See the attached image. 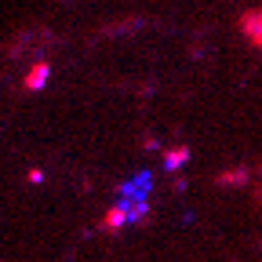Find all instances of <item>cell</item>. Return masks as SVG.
<instances>
[{
	"label": "cell",
	"instance_id": "6da1fadb",
	"mask_svg": "<svg viewBox=\"0 0 262 262\" xmlns=\"http://www.w3.org/2000/svg\"><path fill=\"white\" fill-rule=\"evenodd\" d=\"M127 208H131V196H120V201L102 215V229H106V233H117V229L127 226Z\"/></svg>",
	"mask_w": 262,
	"mask_h": 262
},
{
	"label": "cell",
	"instance_id": "7a4b0ae2",
	"mask_svg": "<svg viewBox=\"0 0 262 262\" xmlns=\"http://www.w3.org/2000/svg\"><path fill=\"white\" fill-rule=\"evenodd\" d=\"M48 80H51V62H48V58H37V62L29 66V73H26L22 88H26V91H40Z\"/></svg>",
	"mask_w": 262,
	"mask_h": 262
},
{
	"label": "cell",
	"instance_id": "3957f363",
	"mask_svg": "<svg viewBox=\"0 0 262 262\" xmlns=\"http://www.w3.org/2000/svg\"><path fill=\"white\" fill-rule=\"evenodd\" d=\"M241 33H244V37H248L255 48H262V8L241 15Z\"/></svg>",
	"mask_w": 262,
	"mask_h": 262
},
{
	"label": "cell",
	"instance_id": "277c9868",
	"mask_svg": "<svg viewBox=\"0 0 262 262\" xmlns=\"http://www.w3.org/2000/svg\"><path fill=\"white\" fill-rule=\"evenodd\" d=\"M160 160H164V171H182L186 164H189V146H171V149H164L160 153Z\"/></svg>",
	"mask_w": 262,
	"mask_h": 262
},
{
	"label": "cell",
	"instance_id": "5b68a950",
	"mask_svg": "<svg viewBox=\"0 0 262 262\" xmlns=\"http://www.w3.org/2000/svg\"><path fill=\"white\" fill-rule=\"evenodd\" d=\"M251 182V171L248 168H229V171H219V186L222 189H241Z\"/></svg>",
	"mask_w": 262,
	"mask_h": 262
},
{
	"label": "cell",
	"instance_id": "8992f818",
	"mask_svg": "<svg viewBox=\"0 0 262 262\" xmlns=\"http://www.w3.org/2000/svg\"><path fill=\"white\" fill-rule=\"evenodd\" d=\"M142 29V18H120L113 26H102V37H117V33H139Z\"/></svg>",
	"mask_w": 262,
	"mask_h": 262
},
{
	"label": "cell",
	"instance_id": "52a82bcc",
	"mask_svg": "<svg viewBox=\"0 0 262 262\" xmlns=\"http://www.w3.org/2000/svg\"><path fill=\"white\" fill-rule=\"evenodd\" d=\"M26 182H29V186H44V168H29Z\"/></svg>",
	"mask_w": 262,
	"mask_h": 262
},
{
	"label": "cell",
	"instance_id": "ba28073f",
	"mask_svg": "<svg viewBox=\"0 0 262 262\" xmlns=\"http://www.w3.org/2000/svg\"><path fill=\"white\" fill-rule=\"evenodd\" d=\"M186 189H189V186H186V179L175 171V179H171V193H186Z\"/></svg>",
	"mask_w": 262,
	"mask_h": 262
},
{
	"label": "cell",
	"instance_id": "9c48e42d",
	"mask_svg": "<svg viewBox=\"0 0 262 262\" xmlns=\"http://www.w3.org/2000/svg\"><path fill=\"white\" fill-rule=\"evenodd\" d=\"M142 149H146V153H153V149H160V142H157L153 135H146V139H142Z\"/></svg>",
	"mask_w": 262,
	"mask_h": 262
}]
</instances>
